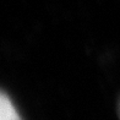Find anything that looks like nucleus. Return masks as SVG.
Wrapping results in <instances>:
<instances>
[{"mask_svg": "<svg viewBox=\"0 0 120 120\" xmlns=\"http://www.w3.org/2000/svg\"><path fill=\"white\" fill-rule=\"evenodd\" d=\"M0 120H22L10 97L5 92L0 97Z\"/></svg>", "mask_w": 120, "mask_h": 120, "instance_id": "obj_1", "label": "nucleus"}, {"mask_svg": "<svg viewBox=\"0 0 120 120\" xmlns=\"http://www.w3.org/2000/svg\"><path fill=\"white\" fill-rule=\"evenodd\" d=\"M119 115H120V104H119Z\"/></svg>", "mask_w": 120, "mask_h": 120, "instance_id": "obj_2", "label": "nucleus"}]
</instances>
